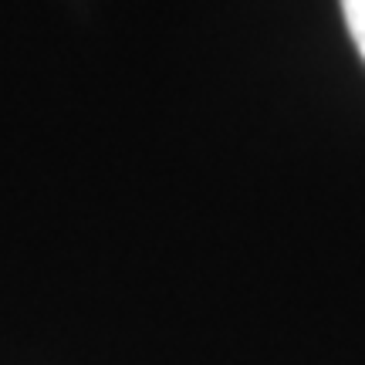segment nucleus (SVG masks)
<instances>
[{
  "instance_id": "1",
  "label": "nucleus",
  "mask_w": 365,
  "mask_h": 365,
  "mask_svg": "<svg viewBox=\"0 0 365 365\" xmlns=\"http://www.w3.org/2000/svg\"><path fill=\"white\" fill-rule=\"evenodd\" d=\"M341 11H345V24H349L355 48L365 58V0H341Z\"/></svg>"
}]
</instances>
